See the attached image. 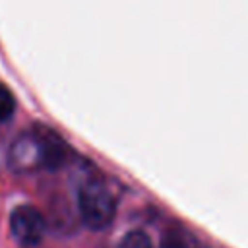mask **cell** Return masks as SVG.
<instances>
[{
	"label": "cell",
	"instance_id": "obj_1",
	"mask_svg": "<svg viewBox=\"0 0 248 248\" xmlns=\"http://www.w3.org/2000/svg\"><path fill=\"white\" fill-rule=\"evenodd\" d=\"M68 159V147L52 130L35 126L21 134L10 147L8 163L14 170H37V169H58Z\"/></svg>",
	"mask_w": 248,
	"mask_h": 248
},
{
	"label": "cell",
	"instance_id": "obj_3",
	"mask_svg": "<svg viewBox=\"0 0 248 248\" xmlns=\"http://www.w3.org/2000/svg\"><path fill=\"white\" fill-rule=\"evenodd\" d=\"M10 231L19 244L33 246L45 236L46 223L43 213L33 205H17L10 215Z\"/></svg>",
	"mask_w": 248,
	"mask_h": 248
},
{
	"label": "cell",
	"instance_id": "obj_2",
	"mask_svg": "<svg viewBox=\"0 0 248 248\" xmlns=\"http://www.w3.org/2000/svg\"><path fill=\"white\" fill-rule=\"evenodd\" d=\"M78 209H79V217L87 229L103 231L114 221L116 200L105 184L91 180L79 188Z\"/></svg>",
	"mask_w": 248,
	"mask_h": 248
},
{
	"label": "cell",
	"instance_id": "obj_5",
	"mask_svg": "<svg viewBox=\"0 0 248 248\" xmlns=\"http://www.w3.org/2000/svg\"><path fill=\"white\" fill-rule=\"evenodd\" d=\"M122 248H153L151 238L143 231H132L122 240Z\"/></svg>",
	"mask_w": 248,
	"mask_h": 248
},
{
	"label": "cell",
	"instance_id": "obj_4",
	"mask_svg": "<svg viewBox=\"0 0 248 248\" xmlns=\"http://www.w3.org/2000/svg\"><path fill=\"white\" fill-rule=\"evenodd\" d=\"M16 110V99L8 87L0 83V122L8 120Z\"/></svg>",
	"mask_w": 248,
	"mask_h": 248
}]
</instances>
